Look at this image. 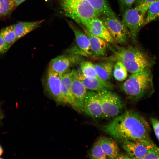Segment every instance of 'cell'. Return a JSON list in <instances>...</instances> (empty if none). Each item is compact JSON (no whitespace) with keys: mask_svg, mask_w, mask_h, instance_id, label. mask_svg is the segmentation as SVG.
Instances as JSON below:
<instances>
[{"mask_svg":"<svg viewBox=\"0 0 159 159\" xmlns=\"http://www.w3.org/2000/svg\"><path fill=\"white\" fill-rule=\"evenodd\" d=\"M0 17H1V16H0Z\"/></svg>","mask_w":159,"mask_h":159,"instance_id":"8d00e7d4","label":"cell"},{"mask_svg":"<svg viewBox=\"0 0 159 159\" xmlns=\"http://www.w3.org/2000/svg\"><path fill=\"white\" fill-rule=\"evenodd\" d=\"M100 19L116 43L125 45L127 43L130 34L128 30L118 19L102 16Z\"/></svg>","mask_w":159,"mask_h":159,"instance_id":"52a82bcc","label":"cell"},{"mask_svg":"<svg viewBox=\"0 0 159 159\" xmlns=\"http://www.w3.org/2000/svg\"><path fill=\"white\" fill-rule=\"evenodd\" d=\"M45 90L58 104H64L61 92V76L48 69L44 81Z\"/></svg>","mask_w":159,"mask_h":159,"instance_id":"9c48e42d","label":"cell"},{"mask_svg":"<svg viewBox=\"0 0 159 159\" xmlns=\"http://www.w3.org/2000/svg\"><path fill=\"white\" fill-rule=\"evenodd\" d=\"M59 1L62 14L78 24L82 19L100 16L87 0H59Z\"/></svg>","mask_w":159,"mask_h":159,"instance_id":"277c9868","label":"cell"},{"mask_svg":"<svg viewBox=\"0 0 159 159\" xmlns=\"http://www.w3.org/2000/svg\"><path fill=\"white\" fill-rule=\"evenodd\" d=\"M15 8L14 0H0L1 17L9 15Z\"/></svg>","mask_w":159,"mask_h":159,"instance_id":"484cf974","label":"cell"},{"mask_svg":"<svg viewBox=\"0 0 159 159\" xmlns=\"http://www.w3.org/2000/svg\"><path fill=\"white\" fill-rule=\"evenodd\" d=\"M146 14L144 26L159 19V1L150 5Z\"/></svg>","mask_w":159,"mask_h":159,"instance_id":"7402d4cb","label":"cell"},{"mask_svg":"<svg viewBox=\"0 0 159 159\" xmlns=\"http://www.w3.org/2000/svg\"><path fill=\"white\" fill-rule=\"evenodd\" d=\"M67 22L75 36L78 48L77 53L86 57L92 55L89 40L84 32L81 30L72 21H67Z\"/></svg>","mask_w":159,"mask_h":159,"instance_id":"7c38bea8","label":"cell"},{"mask_svg":"<svg viewBox=\"0 0 159 159\" xmlns=\"http://www.w3.org/2000/svg\"><path fill=\"white\" fill-rule=\"evenodd\" d=\"M82 74L85 77L92 78L97 77L94 64L91 62L82 61L80 62Z\"/></svg>","mask_w":159,"mask_h":159,"instance_id":"cb8c5ba5","label":"cell"},{"mask_svg":"<svg viewBox=\"0 0 159 159\" xmlns=\"http://www.w3.org/2000/svg\"><path fill=\"white\" fill-rule=\"evenodd\" d=\"M100 100L102 117L115 118L123 110L124 105L120 98L112 90L104 89L97 92Z\"/></svg>","mask_w":159,"mask_h":159,"instance_id":"5b68a950","label":"cell"},{"mask_svg":"<svg viewBox=\"0 0 159 159\" xmlns=\"http://www.w3.org/2000/svg\"><path fill=\"white\" fill-rule=\"evenodd\" d=\"M97 141L108 158H117L120 153L118 145L114 139L104 136L100 137Z\"/></svg>","mask_w":159,"mask_h":159,"instance_id":"ac0fdd59","label":"cell"},{"mask_svg":"<svg viewBox=\"0 0 159 159\" xmlns=\"http://www.w3.org/2000/svg\"><path fill=\"white\" fill-rule=\"evenodd\" d=\"M145 16L135 7L127 8L124 11L122 22L128 30L130 37L134 42L136 39L140 28L144 26Z\"/></svg>","mask_w":159,"mask_h":159,"instance_id":"8992f818","label":"cell"},{"mask_svg":"<svg viewBox=\"0 0 159 159\" xmlns=\"http://www.w3.org/2000/svg\"><path fill=\"white\" fill-rule=\"evenodd\" d=\"M87 91L79 79L77 71L73 69L71 92L74 102L75 110L77 111L82 112Z\"/></svg>","mask_w":159,"mask_h":159,"instance_id":"4fadbf2b","label":"cell"},{"mask_svg":"<svg viewBox=\"0 0 159 159\" xmlns=\"http://www.w3.org/2000/svg\"><path fill=\"white\" fill-rule=\"evenodd\" d=\"M26 0H14L15 7L16 8Z\"/></svg>","mask_w":159,"mask_h":159,"instance_id":"836d02e7","label":"cell"},{"mask_svg":"<svg viewBox=\"0 0 159 159\" xmlns=\"http://www.w3.org/2000/svg\"><path fill=\"white\" fill-rule=\"evenodd\" d=\"M130 158L127 154L126 153H120L119 154L117 159Z\"/></svg>","mask_w":159,"mask_h":159,"instance_id":"d6a6232c","label":"cell"},{"mask_svg":"<svg viewBox=\"0 0 159 159\" xmlns=\"http://www.w3.org/2000/svg\"><path fill=\"white\" fill-rule=\"evenodd\" d=\"M143 159H159V148L154 144L149 149Z\"/></svg>","mask_w":159,"mask_h":159,"instance_id":"f1b7e54d","label":"cell"},{"mask_svg":"<svg viewBox=\"0 0 159 159\" xmlns=\"http://www.w3.org/2000/svg\"><path fill=\"white\" fill-rule=\"evenodd\" d=\"M2 118V116L1 115V114L0 113V121L1 120V119Z\"/></svg>","mask_w":159,"mask_h":159,"instance_id":"d590c367","label":"cell"},{"mask_svg":"<svg viewBox=\"0 0 159 159\" xmlns=\"http://www.w3.org/2000/svg\"><path fill=\"white\" fill-rule=\"evenodd\" d=\"M83 29L89 40L92 55L97 57L105 56L109 46V43L92 34L86 28H83Z\"/></svg>","mask_w":159,"mask_h":159,"instance_id":"e0dca14e","label":"cell"},{"mask_svg":"<svg viewBox=\"0 0 159 159\" xmlns=\"http://www.w3.org/2000/svg\"><path fill=\"white\" fill-rule=\"evenodd\" d=\"M115 63L108 61L94 64L97 77L106 81L110 80L113 75V71Z\"/></svg>","mask_w":159,"mask_h":159,"instance_id":"ffe728a7","label":"cell"},{"mask_svg":"<svg viewBox=\"0 0 159 159\" xmlns=\"http://www.w3.org/2000/svg\"><path fill=\"white\" fill-rule=\"evenodd\" d=\"M122 148L130 158L143 159L154 144L152 141L125 140L119 142Z\"/></svg>","mask_w":159,"mask_h":159,"instance_id":"ba28073f","label":"cell"},{"mask_svg":"<svg viewBox=\"0 0 159 159\" xmlns=\"http://www.w3.org/2000/svg\"><path fill=\"white\" fill-rule=\"evenodd\" d=\"M101 128L118 142L125 140L152 141L149 135L150 127L146 120L132 110L119 115Z\"/></svg>","mask_w":159,"mask_h":159,"instance_id":"6da1fadb","label":"cell"},{"mask_svg":"<svg viewBox=\"0 0 159 159\" xmlns=\"http://www.w3.org/2000/svg\"><path fill=\"white\" fill-rule=\"evenodd\" d=\"M10 47L5 42L0 34V54L6 53Z\"/></svg>","mask_w":159,"mask_h":159,"instance_id":"4dcf8cb0","label":"cell"},{"mask_svg":"<svg viewBox=\"0 0 159 159\" xmlns=\"http://www.w3.org/2000/svg\"><path fill=\"white\" fill-rule=\"evenodd\" d=\"M150 120L155 134L159 141V120L153 117L151 118Z\"/></svg>","mask_w":159,"mask_h":159,"instance_id":"f546056e","label":"cell"},{"mask_svg":"<svg viewBox=\"0 0 159 159\" xmlns=\"http://www.w3.org/2000/svg\"><path fill=\"white\" fill-rule=\"evenodd\" d=\"M3 149L1 146L0 145V156H1L2 155L3 153Z\"/></svg>","mask_w":159,"mask_h":159,"instance_id":"e575fe53","label":"cell"},{"mask_svg":"<svg viewBox=\"0 0 159 159\" xmlns=\"http://www.w3.org/2000/svg\"><path fill=\"white\" fill-rule=\"evenodd\" d=\"M100 16H105L118 19L109 6L107 0H87Z\"/></svg>","mask_w":159,"mask_h":159,"instance_id":"44dd1931","label":"cell"},{"mask_svg":"<svg viewBox=\"0 0 159 159\" xmlns=\"http://www.w3.org/2000/svg\"><path fill=\"white\" fill-rule=\"evenodd\" d=\"M89 157L92 159H106L107 157L104 153L97 140L94 143L89 153Z\"/></svg>","mask_w":159,"mask_h":159,"instance_id":"4316f807","label":"cell"},{"mask_svg":"<svg viewBox=\"0 0 159 159\" xmlns=\"http://www.w3.org/2000/svg\"><path fill=\"white\" fill-rule=\"evenodd\" d=\"M73 69L61 75V92L64 104L70 105L74 110L75 105L71 92Z\"/></svg>","mask_w":159,"mask_h":159,"instance_id":"9a60e30c","label":"cell"},{"mask_svg":"<svg viewBox=\"0 0 159 159\" xmlns=\"http://www.w3.org/2000/svg\"><path fill=\"white\" fill-rule=\"evenodd\" d=\"M115 46L113 55L105 58L108 61L120 62L127 71L133 74L150 68L152 62L147 56L138 49L132 47H127Z\"/></svg>","mask_w":159,"mask_h":159,"instance_id":"3957f363","label":"cell"},{"mask_svg":"<svg viewBox=\"0 0 159 159\" xmlns=\"http://www.w3.org/2000/svg\"><path fill=\"white\" fill-rule=\"evenodd\" d=\"M0 34L5 42L10 47L17 41L13 24L2 29Z\"/></svg>","mask_w":159,"mask_h":159,"instance_id":"603a6c76","label":"cell"},{"mask_svg":"<svg viewBox=\"0 0 159 159\" xmlns=\"http://www.w3.org/2000/svg\"><path fill=\"white\" fill-rule=\"evenodd\" d=\"M82 112L95 119L102 117L101 102L97 92L87 91Z\"/></svg>","mask_w":159,"mask_h":159,"instance_id":"30bf717a","label":"cell"},{"mask_svg":"<svg viewBox=\"0 0 159 159\" xmlns=\"http://www.w3.org/2000/svg\"><path fill=\"white\" fill-rule=\"evenodd\" d=\"M77 72L79 79L88 90L98 92L104 89L111 90L114 89L113 85L109 81L102 80L97 77L87 78L84 76L81 73Z\"/></svg>","mask_w":159,"mask_h":159,"instance_id":"2e32d148","label":"cell"},{"mask_svg":"<svg viewBox=\"0 0 159 159\" xmlns=\"http://www.w3.org/2000/svg\"><path fill=\"white\" fill-rule=\"evenodd\" d=\"M44 20L31 21H20L13 24L17 41L38 27Z\"/></svg>","mask_w":159,"mask_h":159,"instance_id":"d6986e66","label":"cell"},{"mask_svg":"<svg viewBox=\"0 0 159 159\" xmlns=\"http://www.w3.org/2000/svg\"><path fill=\"white\" fill-rule=\"evenodd\" d=\"M76 55H61L50 61L48 69L61 75L67 72L74 64L79 62Z\"/></svg>","mask_w":159,"mask_h":159,"instance_id":"5bb4252c","label":"cell"},{"mask_svg":"<svg viewBox=\"0 0 159 159\" xmlns=\"http://www.w3.org/2000/svg\"></svg>","mask_w":159,"mask_h":159,"instance_id":"74e56055","label":"cell"},{"mask_svg":"<svg viewBox=\"0 0 159 159\" xmlns=\"http://www.w3.org/2000/svg\"><path fill=\"white\" fill-rule=\"evenodd\" d=\"M127 70L124 65L120 62H116L114 65L113 76L118 81H122L127 76Z\"/></svg>","mask_w":159,"mask_h":159,"instance_id":"d4e9b609","label":"cell"},{"mask_svg":"<svg viewBox=\"0 0 159 159\" xmlns=\"http://www.w3.org/2000/svg\"><path fill=\"white\" fill-rule=\"evenodd\" d=\"M136 0H119L120 2L124 8H131L133 4L136 2Z\"/></svg>","mask_w":159,"mask_h":159,"instance_id":"1f68e13d","label":"cell"},{"mask_svg":"<svg viewBox=\"0 0 159 159\" xmlns=\"http://www.w3.org/2000/svg\"><path fill=\"white\" fill-rule=\"evenodd\" d=\"M159 0H136V5L135 7L142 14L145 15L147 10L153 3Z\"/></svg>","mask_w":159,"mask_h":159,"instance_id":"83f0119b","label":"cell"},{"mask_svg":"<svg viewBox=\"0 0 159 159\" xmlns=\"http://www.w3.org/2000/svg\"><path fill=\"white\" fill-rule=\"evenodd\" d=\"M122 91L130 100L138 101L153 93V77L150 68L132 74L121 86Z\"/></svg>","mask_w":159,"mask_h":159,"instance_id":"7a4b0ae2","label":"cell"},{"mask_svg":"<svg viewBox=\"0 0 159 159\" xmlns=\"http://www.w3.org/2000/svg\"><path fill=\"white\" fill-rule=\"evenodd\" d=\"M78 24L83 25L91 33L109 43H116L104 23L99 17L82 19Z\"/></svg>","mask_w":159,"mask_h":159,"instance_id":"8fae6325","label":"cell"}]
</instances>
